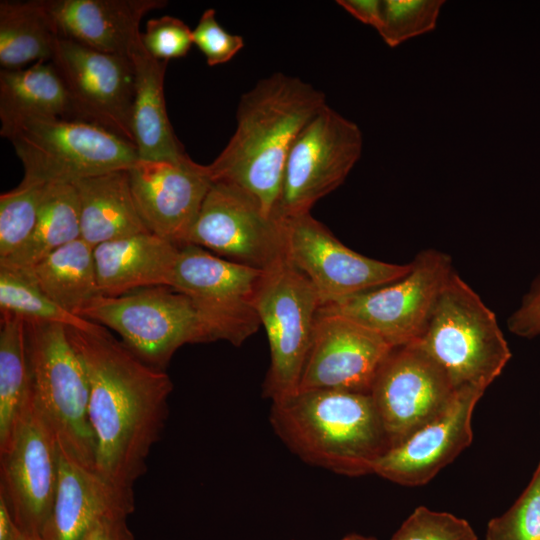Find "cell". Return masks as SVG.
I'll return each mask as SVG.
<instances>
[{"instance_id": "83f0119b", "label": "cell", "mask_w": 540, "mask_h": 540, "mask_svg": "<svg viewBox=\"0 0 540 540\" xmlns=\"http://www.w3.org/2000/svg\"><path fill=\"white\" fill-rule=\"evenodd\" d=\"M81 238L80 204L71 183L47 184L33 234L0 266L24 270L58 248Z\"/></svg>"}, {"instance_id": "f35d334b", "label": "cell", "mask_w": 540, "mask_h": 540, "mask_svg": "<svg viewBox=\"0 0 540 540\" xmlns=\"http://www.w3.org/2000/svg\"><path fill=\"white\" fill-rule=\"evenodd\" d=\"M337 3L357 20L377 29L381 19L382 1L339 0Z\"/></svg>"}, {"instance_id": "1f68e13d", "label": "cell", "mask_w": 540, "mask_h": 540, "mask_svg": "<svg viewBox=\"0 0 540 540\" xmlns=\"http://www.w3.org/2000/svg\"><path fill=\"white\" fill-rule=\"evenodd\" d=\"M443 0H383L377 31L389 47L431 32Z\"/></svg>"}, {"instance_id": "d6986e66", "label": "cell", "mask_w": 540, "mask_h": 540, "mask_svg": "<svg viewBox=\"0 0 540 540\" xmlns=\"http://www.w3.org/2000/svg\"><path fill=\"white\" fill-rule=\"evenodd\" d=\"M485 389H457L448 407L374 465L373 473L404 486L424 485L472 442V414Z\"/></svg>"}, {"instance_id": "603a6c76", "label": "cell", "mask_w": 540, "mask_h": 540, "mask_svg": "<svg viewBox=\"0 0 540 540\" xmlns=\"http://www.w3.org/2000/svg\"><path fill=\"white\" fill-rule=\"evenodd\" d=\"M130 58L135 69L132 133L138 157L149 161H180L187 156L169 121L164 77L168 61L153 58L142 38Z\"/></svg>"}, {"instance_id": "8d00e7d4", "label": "cell", "mask_w": 540, "mask_h": 540, "mask_svg": "<svg viewBox=\"0 0 540 540\" xmlns=\"http://www.w3.org/2000/svg\"><path fill=\"white\" fill-rule=\"evenodd\" d=\"M507 326L513 334L520 337L533 338L540 335V276L509 317Z\"/></svg>"}, {"instance_id": "e0dca14e", "label": "cell", "mask_w": 540, "mask_h": 540, "mask_svg": "<svg viewBox=\"0 0 540 540\" xmlns=\"http://www.w3.org/2000/svg\"><path fill=\"white\" fill-rule=\"evenodd\" d=\"M393 349L370 329L343 316L319 311L298 391L370 394Z\"/></svg>"}, {"instance_id": "7402d4cb", "label": "cell", "mask_w": 540, "mask_h": 540, "mask_svg": "<svg viewBox=\"0 0 540 540\" xmlns=\"http://www.w3.org/2000/svg\"><path fill=\"white\" fill-rule=\"evenodd\" d=\"M179 252L180 247L151 232L97 245L94 260L101 295L117 297L143 288L171 287Z\"/></svg>"}, {"instance_id": "b9f144b4", "label": "cell", "mask_w": 540, "mask_h": 540, "mask_svg": "<svg viewBox=\"0 0 540 540\" xmlns=\"http://www.w3.org/2000/svg\"><path fill=\"white\" fill-rule=\"evenodd\" d=\"M23 540H41L40 537H32V536H27L24 534V539Z\"/></svg>"}, {"instance_id": "5b68a950", "label": "cell", "mask_w": 540, "mask_h": 540, "mask_svg": "<svg viewBox=\"0 0 540 540\" xmlns=\"http://www.w3.org/2000/svg\"><path fill=\"white\" fill-rule=\"evenodd\" d=\"M25 333L32 394L38 410L58 444L95 470L96 444L88 417V379L66 327L25 322Z\"/></svg>"}, {"instance_id": "484cf974", "label": "cell", "mask_w": 540, "mask_h": 540, "mask_svg": "<svg viewBox=\"0 0 540 540\" xmlns=\"http://www.w3.org/2000/svg\"><path fill=\"white\" fill-rule=\"evenodd\" d=\"M21 271L56 304L80 317L101 296L94 248L81 238L58 248L32 267Z\"/></svg>"}, {"instance_id": "ac0fdd59", "label": "cell", "mask_w": 540, "mask_h": 540, "mask_svg": "<svg viewBox=\"0 0 540 540\" xmlns=\"http://www.w3.org/2000/svg\"><path fill=\"white\" fill-rule=\"evenodd\" d=\"M132 195L149 232L182 247L212 185L207 165L138 159L129 169Z\"/></svg>"}, {"instance_id": "60d3db41", "label": "cell", "mask_w": 540, "mask_h": 540, "mask_svg": "<svg viewBox=\"0 0 540 540\" xmlns=\"http://www.w3.org/2000/svg\"><path fill=\"white\" fill-rule=\"evenodd\" d=\"M341 540H378L374 537L363 536L359 534H350L342 538Z\"/></svg>"}, {"instance_id": "30bf717a", "label": "cell", "mask_w": 540, "mask_h": 540, "mask_svg": "<svg viewBox=\"0 0 540 540\" xmlns=\"http://www.w3.org/2000/svg\"><path fill=\"white\" fill-rule=\"evenodd\" d=\"M261 275L262 270L186 244L180 247L171 287L191 300L210 342L240 346L261 325L255 307Z\"/></svg>"}, {"instance_id": "4fadbf2b", "label": "cell", "mask_w": 540, "mask_h": 540, "mask_svg": "<svg viewBox=\"0 0 540 540\" xmlns=\"http://www.w3.org/2000/svg\"><path fill=\"white\" fill-rule=\"evenodd\" d=\"M50 62L67 89L74 120L103 127L134 144L135 69L130 57L59 37Z\"/></svg>"}, {"instance_id": "ffe728a7", "label": "cell", "mask_w": 540, "mask_h": 540, "mask_svg": "<svg viewBox=\"0 0 540 540\" xmlns=\"http://www.w3.org/2000/svg\"><path fill=\"white\" fill-rule=\"evenodd\" d=\"M134 509L133 491L117 488L58 444L57 489L41 540H83L98 520Z\"/></svg>"}, {"instance_id": "d590c367", "label": "cell", "mask_w": 540, "mask_h": 540, "mask_svg": "<svg viewBox=\"0 0 540 540\" xmlns=\"http://www.w3.org/2000/svg\"><path fill=\"white\" fill-rule=\"evenodd\" d=\"M193 44L215 66L230 61L244 46L240 35L227 32L217 21L214 9L205 10L192 30Z\"/></svg>"}, {"instance_id": "ba28073f", "label": "cell", "mask_w": 540, "mask_h": 540, "mask_svg": "<svg viewBox=\"0 0 540 540\" xmlns=\"http://www.w3.org/2000/svg\"><path fill=\"white\" fill-rule=\"evenodd\" d=\"M81 317L112 329L134 355L161 370L183 345L210 342L191 300L168 286L101 295Z\"/></svg>"}, {"instance_id": "4316f807", "label": "cell", "mask_w": 540, "mask_h": 540, "mask_svg": "<svg viewBox=\"0 0 540 540\" xmlns=\"http://www.w3.org/2000/svg\"><path fill=\"white\" fill-rule=\"evenodd\" d=\"M59 37L47 0L0 2L1 69L50 61Z\"/></svg>"}, {"instance_id": "52a82bcc", "label": "cell", "mask_w": 540, "mask_h": 540, "mask_svg": "<svg viewBox=\"0 0 540 540\" xmlns=\"http://www.w3.org/2000/svg\"><path fill=\"white\" fill-rule=\"evenodd\" d=\"M321 306L312 284L285 256L262 270L255 307L269 343L263 396L271 402L298 392Z\"/></svg>"}, {"instance_id": "9c48e42d", "label": "cell", "mask_w": 540, "mask_h": 540, "mask_svg": "<svg viewBox=\"0 0 540 540\" xmlns=\"http://www.w3.org/2000/svg\"><path fill=\"white\" fill-rule=\"evenodd\" d=\"M409 272L390 284L322 306L375 332L393 348L416 342L454 272L451 257L435 249L419 252Z\"/></svg>"}, {"instance_id": "7c38bea8", "label": "cell", "mask_w": 540, "mask_h": 540, "mask_svg": "<svg viewBox=\"0 0 540 540\" xmlns=\"http://www.w3.org/2000/svg\"><path fill=\"white\" fill-rule=\"evenodd\" d=\"M281 221L284 256L312 284L322 306L395 282L410 270V263H387L351 250L310 213Z\"/></svg>"}, {"instance_id": "2e32d148", "label": "cell", "mask_w": 540, "mask_h": 540, "mask_svg": "<svg viewBox=\"0 0 540 540\" xmlns=\"http://www.w3.org/2000/svg\"><path fill=\"white\" fill-rule=\"evenodd\" d=\"M455 392L444 370L414 342L391 351L370 396L392 448L441 414Z\"/></svg>"}, {"instance_id": "7a4b0ae2", "label": "cell", "mask_w": 540, "mask_h": 540, "mask_svg": "<svg viewBox=\"0 0 540 540\" xmlns=\"http://www.w3.org/2000/svg\"><path fill=\"white\" fill-rule=\"evenodd\" d=\"M325 105V94L297 77L275 73L260 80L242 95L236 129L207 165L212 182L241 189L275 217L290 149Z\"/></svg>"}, {"instance_id": "836d02e7", "label": "cell", "mask_w": 540, "mask_h": 540, "mask_svg": "<svg viewBox=\"0 0 540 540\" xmlns=\"http://www.w3.org/2000/svg\"><path fill=\"white\" fill-rule=\"evenodd\" d=\"M391 540H477V536L465 519L420 506L402 523Z\"/></svg>"}, {"instance_id": "d6a6232c", "label": "cell", "mask_w": 540, "mask_h": 540, "mask_svg": "<svg viewBox=\"0 0 540 540\" xmlns=\"http://www.w3.org/2000/svg\"><path fill=\"white\" fill-rule=\"evenodd\" d=\"M485 540H540V463L513 506L489 521Z\"/></svg>"}, {"instance_id": "cb8c5ba5", "label": "cell", "mask_w": 540, "mask_h": 540, "mask_svg": "<svg viewBox=\"0 0 540 540\" xmlns=\"http://www.w3.org/2000/svg\"><path fill=\"white\" fill-rule=\"evenodd\" d=\"M73 185L80 204L81 239L93 248L149 232L135 205L128 169L84 178Z\"/></svg>"}, {"instance_id": "8992f818", "label": "cell", "mask_w": 540, "mask_h": 540, "mask_svg": "<svg viewBox=\"0 0 540 540\" xmlns=\"http://www.w3.org/2000/svg\"><path fill=\"white\" fill-rule=\"evenodd\" d=\"M23 164V179L71 183L129 169L138 159L136 146L103 127L72 119H32L7 136Z\"/></svg>"}, {"instance_id": "44dd1931", "label": "cell", "mask_w": 540, "mask_h": 540, "mask_svg": "<svg viewBox=\"0 0 540 540\" xmlns=\"http://www.w3.org/2000/svg\"><path fill=\"white\" fill-rule=\"evenodd\" d=\"M163 0H47L60 37L130 57L141 42L140 22Z\"/></svg>"}, {"instance_id": "277c9868", "label": "cell", "mask_w": 540, "mask_h": 540, "mask_svg": "<svg viewBox=\"0 0 540 540\" xmlns=\"http://www.w3.org/2000/svg\"><path fill=\"white\" fill-rule=\"evenodd\" d=\"M415 343L444 370L455 390H486L512 356L496 315L455 271Z\"/></svg>"}, {"instance_id": "e575fe53", "label": "cell", "mask_w": 540, "mask_h": 540, "mask_svg": "<svg viewBox=\"0 0 540 540\" xmlns=\"http://www.w3.org/2000/svg\"><path fill=\"white\" fill-rule=\"evenodd\" d=\"M141 38L145 50L161 61L184 57L193 45L192 30L168 15L148 20Z\"/></svg>"}, {"instance_id": "6da1fadb", "label": "cell", "mask_w": 540, "mask_h": 540, "mask_svg": "<svg viewBox=\"0 0 540 540\" xmlns=\"http://www.w3.org/2000/svg\"><path fill=\"white\" fill-rule=\"evenodd\" d=\"M66 330L88 379L95 470L117 488L133 491L163 432L173 382L165 370L143 362L102 325L91 331Z\"/></svg>"}, {"instance_id": "8fae6325", "label": "cell", "mask_w": 540, "mask_h": 540, "mask_svg": "<svg viewBox=\"0 0 540 540\" xmlns=\"http://www.w3.org/2000/svg\"><path fill=\"white\" fill-rule=\"evenodd\" d=\"M362 145L358 125L325 105L290 149L275 218L310 213L318 200L344 182L361 156Z\"/></svg>"}, {"instance_id": "f546056e", "label": "cell", "mask_w": 540, "mask_h": 540, "mask_svg": "<svg viewBox=\"0 0 540 540\" xmlns=\"http://www.w3.org/2000/svg\"><path fill=\"white\" fill-rule=\"evenodd\" d=\"M0 311L24 322L56 323L81 330L101 325L74 315L51 300L23 271L0 266Z\"/></svg>"}, {"instance_id": "f1b7e54d", "label": "cell", "mask_w": 540, "mask_h": 540, "mask_svg": "<svg viewBox=\"0 0 540 540\" xmlns=\"http://www.w3.org/2000/svg\"><path fill=\"white\" fill-rule=\"evenodd\" d=\"M32 398L25 322L3 314L0 330V450L9 443Z\"/></svg>"}, {"instance_id": "9a60e30c", "label": "cell", "mask_w": 540, "mask_h": 540, "mask_svg": "<svg viewBox=\"0 0 540 540\" xmlns=\"http://www.w3.org/2000/svg\"><path fill=\"white\" fill-rule=\"evenodd\" d=\"M186 244L265 270L284 257L282 221L241 189L213 182Z\"/></svg>"}, {"instance_id": "d4e9b609", "label": "cell", "mask_w": 540, "mask_h": 540, "mask_svg": "<svg viewBox=\"0 0 540 540\" xmlns=\"http://www.w3.org/2000/svg\"><path fill=\"white\" fill-rule=\"evenodd\" d=\"M51 118L74 120L67 89L50 61H40L28 68L0 70L3 137L25 121Z\"/></svg>"}, {"instance_id": "74e56055", "label": "cell", "mask_w": 540, "mask_h": 540, "mask_svg": "<svg viewBox=\"0 0 540 540\" xmlns=\"http://www.w3.org/2000/svg\"><path fill=\"white\" fill-rule=\"evenodd\" d=\"M83 540H134L126 516H107L98 520Z\"/></svg>"}, {"instance_id": "5bb4252c", "label": "cell", "mask_w": 540, "mask_h": 540, "mask_svg": "<svg viewBox=\"0 0 540 540\" xmlns=\"http://www.w3.org/2000/svg\"><path fill=\"white\" fill-rule=\"evenodd\" d=\"M57 480L58 442L32 398L0 450V495L25 535L41 538Z\"/></svg>"}, {"instance_id": "3957f363", "label": "cell", "mask_w": 540, "mask_h": 540, "mask_svg": "<svg viewBox=\"0 0 540 540\" xmlns=\"http://www.w3.org/2000/svg\"><path fill=\"white\" fill-rule=\"evenodd\" d=\"M269 421L293 454L340 475L373 473L375 463L391 448L370 394L298 391L272 402Z\"/></svg>"}, {"instance_id": "4dcf8cb0", "label": "cell", "mask_w": 540, "mask_h": 540, "mask_svg": "<svg viewBox=\"0 0 540 540\" xmlns=\"http://www.w3.org/2000/svg\"><path fill=\"white\" fill-rule=\"evenodd\" d=\"M46 185L22 179L0 195V260L14 254L33 234Z\"/></svg>"}, {"instance_id": "ab89813d", "label": "cell", "mask_w": 540, "mask_h": 540, "mask_svg": "<svg viewBox=\"0 0 540 540\" xmlns=\"http://www.w3.org/2000/svg\"><path fill=\"white\" fill-rule=\"evenodd\" d=\"M24 533L15 522L3 496L0 495V540H23Z\"/></svg>"}]
</instances>
